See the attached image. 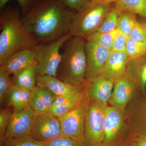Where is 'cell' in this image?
<instances>
[{
    "instance_id": "23",
    "label": "cell",
    "mask_w": 146,
    "mask_h": 146,
    "mask_svg": "<svg viewBox=\"0 0 146 146\" xmlns=\"http://www.w3.org/2000/svg\"><path fill=\"white\" fill-rule=\"evenodd\" d=\"M115 5L120 10H125L146 19V0H119Z\"/></svg>"
},
{
    "instance_id": "8",
    "label": "cell",
    "mask_w": 146,
    "mask_h": 146,
    "mask_svg": "<svg viewBox=\"0 0 146 146\" xmlns=\"http://www.w3.org/2000/svg\"><path fill=\"white\" fill-rule=\"evenodd\" d=\"M129 122L118 146H146V100L138 104Z\"/></svg>"
},
{
    "instance_id": "1",
    "label": "cell",
    "mask_w": 146,
    "mask_h": 146,
    "mask_svg": "<svg viewBox=\"0 0 146 146\" xmlns=\"http://www.w3.org/2000/svg\"><path fill=\"white\" fill-rule=\"evenodd\" d=\"M75 13L61 0H37L28 13L23 16V21L39 44H44L70 33Z\"/></svg>"
},
{
    "instance_id": "19",
    "label": "cell",
    "mask_w": 146,
    "mask_h": 146,
    "mask_svg": "<svg viewBox=\"0 0 146 146\" xmlns=\"http://www.w3.org/2000/svg\"><path fill=\"white\" fill-rule=\"evenodd\" d=\"M125 76L143 93H145L146 86V56L129 59Z\"/></svg>"
},
{
    "instance_id": "7",
    "label": "cell",
    "mask_w": 146,
    "mask_h": 146,
    "mask_svg": "<svg viewBox=\"0 0 146 146\" xmlns=\"http://www.w3.org/2000/svg\"><path fill=\"white\" fill-rule=\"evenodd\" d=\"M106 105L91 100L84 125L85 146H102Z\"/></svg>"
},
{
    "instance_id": "33",
    "label": "cell",
    "mask_w": 146,
    "mask_h": 146,
    "mask_svg": "<svg viewBox=\"0 0 146 146\" xmlns=\"http://www.w3.org/2000/svg\"><path fill=\"white\" fill-rule=\"evenodd\" d=\"M128 37L119 31L113 41L112 51L119 52H125L126 46Z\"/></svg>"
},
{
    "instance_id": "17",
    "label": "cell",
    "mask_w": 146,
    "mask_h": 146,
    "mask_svg": "<svg viewBox=\"0 0 146 146\" xmlns=\"http://www.w3.org/2000/svg\"><path fill=\"white\" fill-rule=\"evenodd\" d=\"M129 59L125 52L112 51L103 74L114 80L125 76Z\"/></svg>"
},
{
    "instance_id": "28",
    "label": "cell",
    "mask_w": 146,
    "mask_h": 146,
    "mask_svg": "<svg viewBox=\"0 0 146 146\" xmlns=\"http://www.w3.org/2000/svg\"><path fill=\"white\" fill-rule=\"evenodd\" d=\"M44 142L35 140L31 136L6 138L1 146H45Z\"/></svg>"
},
{
    "instance_id": "34",
    "label": "cell",
    "mask_w": 146,
    "mask_h": 146,
    "mask_svg": "<svg viewBox=\"0 0 146 146\" xmlns=\"http://www.w3.org/2000/svg\"><path fill=\"white\" fill-rule=\"evenodd\" d=\"M45 146H82L70 138L60 136L45 143Z\"/></svg>"
},
{
    "instance_id": "4",
    "label": "cell",
    "mask_w": 146,
    "mask_h": 146,
    "mask_svg": "<svg viewBox=\"0 0 146 146\" xmlns=\"http://www.w3.org/2000/svg\"><path fill=\"white\" fill-rule=\"evenodd\" d=\"M112 7L111 4L89 1L74 14L70 33L72 36L86 39L97 31Z\"/></svg>"
},
{
    "instance_id": "12",
    "label": "cell",
    "mask_w": 146,
    "mask_h": 146,
    "mask_svg": "<svg viewBox=\"0 0 146 146\" xmlns=\"http://www.w3.org/2000/svg\"><path fill=\"white\" fill-rule=\"evenodd\" d=\"M35 111L29 105L23 109L12 112L6 138H19L31 136Z\"/></svg>"
},
{
    "instance_id": "35",
    "label": "cell",
    "mask_w": 146,
    "mask_h": 146,
    "mask_svg": "<svg viewBox=\"0 0 146 146\" xmlns=\"http://www.w3.org/2000/svg\"><path fill=\"white\" fill-rule=\"evenodd\" d=\"M64 5L74 12L80 10L89 0H61Z\"/></svg>"
},
{
    "instance_id": "32",
    "label": "cell",
    "mask_w": 146,
    "mask_h": 146,
    "mask_svg": "<svg viewBox=\"0 0 146 146\" xmlns=\"http://www.w3.org/2000/svg\"><path fill=\"white\" fill-rule=\"evenodd\" d=\"M11 0H0V9L6 5ZM20 7L22 16L25 15L31 10L37 0H16Z\"/></svg>"
},
{
    "instance_id": "22",
    "label": "cell",
    "mask_w": 146,
    "mask_h": 146,
    "mask_svg": "<svg viewBox=\"0 0 146 146\" xmlns=\"http://www.w3.org/2000/svg\"><path fill=\"white\" fill-rule=\"evenodd\" d=\"M32 91L13 85L7 93L6 102L13 108V111H19L29 105Z\"/></svg>"
},
{
    "instance_id": "29",
    "label": "cell",
    "mask_w": 146,
    "mask_h": 146,
    "mask_svg": "<svg viewBox=\"0 0 146 146\" xmlns=\"http://www.w3.org/2000/svg\"><path fill=\"white\" fill-rule=\"evenodd\" d=\"M10 74L3 66H0V102L1 104L6 100L9 89L13 86Z\"/></svg>"
},
{
    "instance_id": "13",
    "label": "cell",
    "mask_w": 146,
    "mask_h": 146,
    "mask_svg": "<svg viewBox=\"0 0 146 146\" xmlns=\"http://www.w3.org/2000/svg\"><path fill=\"white\" fill-rule=\"evenodd\" d=\"M115 81L103 74L86 80L87 94L90 99L106 105L112 96Z\"/></svg>"
},
{
    "instance_id": "5",
    "label": "cell",
    "mask_w": 146,
    "mask_h": 146,
    "mask_svg": "<svg viewBox=\"0 0 146 146\" xmlns=\"http://www.w3.org/2000/svg\"><path fill=\"white\" fill-rule=\"evenodd\" d=\"M72 36L68 33L52 42L39 44L35 47L38 75L56 76L62 60L60 49Z\"/></svg>"
},
{
    "instance_id": "21",
    "label": "cell",
    "mask_w": 146,
    "mask_h": 146,
    "mask_svg": "<svg viewBox=\"0 0 146 146\" xmlns=\"http://www.w3.org/2000/svg\"><path fill=\"white\" fill-rule=\"evenodd\" d=\"M38 75L36 65H32L12 75L11 82L13 86L32 91L36 86Z\"/></svg>"
},
{
    "instance_id": "2",
    "label": "cell",
    "mask_w": 146,
    "mask_h": 146,
    "mask_svg": "<svg viewBox=\"0 0 146 146\" xmlns=\"http://www.w3.org/2000/svg\"><path fill=\"white\" fill-rule=\"evenodd\" d=\"M21 10L11 5L0 9V66L14 52L39 44L24 23Z\"/></svg>"
},
{
    "instance_id": "26",
    "label": "cell",
    "mask_w": 146,
    "mask_h": 146,
    "mask_svg": "<svg viewBox=\"0 0 146 146\" xmlns=\"http://www.w3.org/2000/svg\"><path fill=\"white\" fill-rule=\"evenodd\" d=\"M118 32L119 31L116 29L109 33L95 32L85 39L86 41L94 42L105 48L112 50L113 41Z\"/></svg>"
},
{
    "instance_id": "9",
    "label": "cell",
    "mask_w": 146,
    "mask_h": 146,
    "mask_svg": "<svg viewBox=\"0 0 146 146\" xmlns=\"http://www.w3.org/2000/svg\"><path fill=\"white\" fill-rule=\"evenodd\" d=\"M58 117L50 111L35 112L31 136L35 140L48 142L61 136Z\"/></svg>"
},
{
    "instance_id": "37",
    "label": "cell",
    "mask_w": 146,
    "mask_h": 146,
    "mask_svg": "<svg viewBox=\"0 0 146 146\" xmlns=\"http://www.w3.org/2000/svg\"><path fill=\"white\" fill-rule=\"evenodd\" d=\"M143 23V25L144 27V28L145 29L146 33V22H144V23Z\"/></svg>"
},
{
    "instance_id": "6",
    "label": "cell",
    "mask_w": 146,
    "mask_h": 146,
    "mask_svg": "<svg viewBox=\"0 0 146 146\" xmlns=\"http://www.w3.org/2000/svg\"><path fill=\"white\" fill-rule=\"evenodd\" d=\"M91 99L88 94L80 104L68 113L58 117L62 136L85 146L84 125Z\"/></svg>"
},
{
    "instance_id": "18",
    "label": "cell",
    "mask_w": 146,
    "mask_h": 146,
    "mask_svg": "<svg viewBox=\"0 0 146 146\" xmlns=\"http://www.w3.org/2000/svg\"><path fill=\"white\" fill-rule=\"evenodd\" d=\"M56 97L46 88L36 85L33 90L29 105L35 112H48Z\"/></svg>"
},
{
    "instance_id": "30",
    "label": "cell",
    "mask_w": 146,
    "mask_h": 146,
    "mask_svg": "<svg viewBox=\"0 0 146 146\" xmlns=\"http://www.w3.org/2000/svg\"><path fill=\"white\" fill-rule=\"evenodd\" d=\"M9 110L2 108L0 112V145L5 139L6 132L12 115Z\"/></svg>"
},
{
    "instance_id": "31",
    "label": "cell",
    "mask_w": 146,
    "mask_h": 146,
    "mask_svg": "<svg viewBox=\"0 0 146 146\" xmlns=\"http://www.w3.org/2000/svg\"><path fill=\"white\" fill-rule=\"evenodd\" d=\"M129 37L134 41L146 43V33L143 23L137 21Z\"/></svg>"
},
{
    "instance_id": "15",
    "label": "cell",
    "mask_w": 146,
    "mask_h": 146,
    "mask_svg": "<svg viewBox=\"0 0 146 146\" xmlns=\"http://www.w3.org/2000/svg\"><path fill=\"white\" fill-rule=\"evenodd\" d=\"M136 86L125 76L116 80L109 102L112 106L124 111L128 103L136 91Z\"/></svg>"
},
{
    "instance_id": "24",
    "label": "cell",
    "mask_w": 146,
    "mask_h": 146,
    "mask_svg": "<svg viewBox=\"0 0 146 146\" xmlns=\"http://www.w3.org/2000/svg\"><path fill=\"white\" fill-rule=\"evenodd\" d=\"M120 11L115 5L112 7L96 32L109 33L116 30Z\"/></svg>"
},
{
    "instance_id": "27",
    "label": "cell",
    "mask_w": 146,
    "mask_h": 146,
    "mask_svg": "<svg viewBox=\"0 0 146 146\" xmlns=\"http://www.w3.org/2000/svg\"><path fill=\"white\" fill-rule=\"evenodd\" d=\"M125 52L130 60L146 56V43L136 42L128 38Z\"/></svg>"
},
{
    "instance_id": "11",
    "label": "cell",
    "mask_w": 146,
    "mask_h": 146,
    "mask_svg": "<svg viewBox=\"0 0 146 146\" xmlns=\"http://www.w3.org/2000/svg\"><path fill=\"white\" fill-rule=\"evenodd\" d=\"M123 111L114 106H106L105 112L104 138L102 146H118L122 138Z\"/></svg>"
},
{
    "instance_id": "36",
    "label": "cell",
    "mask_w": 146,
    "mask_h": 146,
    "mask_svg": "<svg viewBox=\"0 0 146 146\" xmlns=\"http://www.w3.org/2000/svg\"><path fill=\"white\" fill-rule=\"evenodd\" d=\"M119 0H89L93 2L99 3L109 4H111L112 3H116Z\"/></svg>"
},
{
    "instance_id": "20",
    "label": "cell",
    "mask_w": 146,
    "mask_h": 146,
    "mask_svg": "<svg viewBox=\"0 0 146 146\" xmlns=\"http://www.w3.org/2000/svg\"><path fill=\"white\" fill-rule=\"evenodd\" d=\"M36 85L46 88L57 97L70 93L80 87L62 81L56 77L50 76L38 75Z\"/></svg>"
},
{
    "instance_id": "10",
    "label": "cell",
    "mask_w": 146,
    "mask_h": 146,
    "mask_svg": "<svg viewBox=\"0 0 146 146\" xmlns=\"http://www.w3.org/2000/svg\"><path fill=\"white\" fill-rule=\"evenodd\" d=\"M85 52L86 58V80L102 74L112 50L91 41H86Z\"/></svg>"
},
{
    "instance_id": "3",
    "label": "cell",
    "mask_w": 146,
    "mask_h": 146,
    "mask_svg": "<svg viewBox=\"0 0 146 146\" xmlns=\"http://www.w3.org/2000/svg\"><path fill=\"white\" fill-rule=\"evenodd\" d=\"M86 39L72 36L64 44L62 60L56 77L76 86L86 83Z\"/></svg>"
},
{
    "instance_id": "25",
    "label": "cell",
    "mask_w": 146,
    "mask_h": 146,
    "mask_svg": "<svg viewBox=\"0 0 146 146\" xmlns=\"http://www.w3.org/2000/svg\"><path fill=\"white\" fill-rule=\"evenodd\" d=\"M137 21L136 15L134 13L125 10H121L116 29L129 37Z\"/></svg>"
},
{
    "instance_id": "16",
    "label": "cell",
    "mask_w": 146,
    "mask_h": 146,
    "mask_svg": "<svg viewBox=\"0 0 146 146\" xmlns=\"http://www.w3.org/2000/svg\"><path fill=\"white\" fill-rule=\"evenodd\" d=\"M35 47L14 52L11 55L4 64L1 66H3L10 75H13L32 65H36Z\"/></svg>"
},
{
    "instance_id": "14",
    "label": "cell",
    "mask_w": 146,
    "mask_h": 146,
    "mask_svg": "<svg viewBox=\"0 0 146 146\" xmlns=\"http://www.w3.org/2000/svg\"><path fill=\"white\" fill-rule=\"evenodd\" d=\"M87 95L86 83L69 94L56 97L50 112L56 117L62 116L81 104Z\"/></svg>"
}]
</instances>
